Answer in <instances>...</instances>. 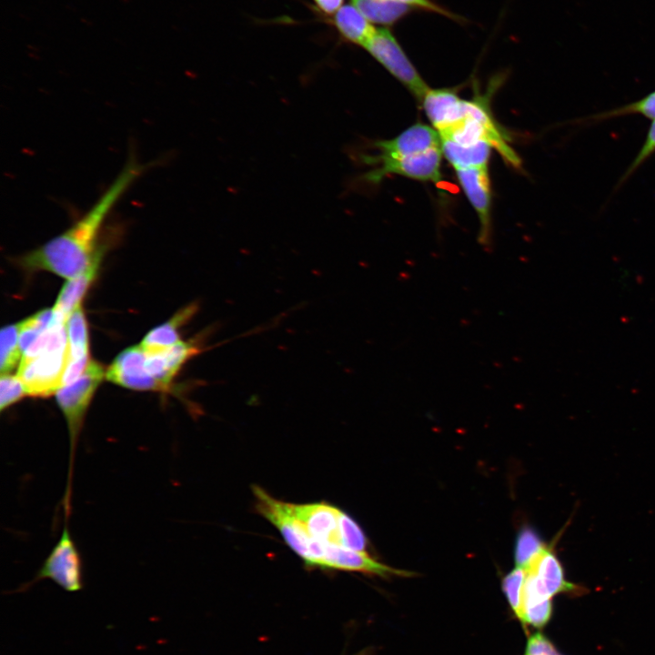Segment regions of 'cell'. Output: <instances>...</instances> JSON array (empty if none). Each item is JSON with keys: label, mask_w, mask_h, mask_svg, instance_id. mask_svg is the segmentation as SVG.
<instances>
[{"label": "cell", "mask_w": 655, "mask_h": 655, "mask_svg": "<svg viewBox=\"0 0 655 655\" xmlns=\"http://www.w3.org/2000/svg\"><path fill=\"white\" fill-rule=\"evenodd\" d=\"M152 165L131 157L95 204L70 227L21 259L29 269L47 270L67 279L101 261L102 227L110 211L131 185Z\"/></svg>", "instance_id": "cell-1"}, {"label": "cell", "mask_w": 655, "mask_h": 655, "mask_svg": "<svg viewBox=\"0 0 655 655\" xmlns=\"http://www.w3.org/2000/svg\"><path fill=\"white\" fill-rule=\"evenodd\" d=\"M257 512L272 524L286 544L308 568L362 572L387 578L409 576L372 559L367 552L357 551L315 539L295 515L290 502L274 498L263 488L252 487Z\"/></svg>", "instance_id": "cell-2"}, {"label": "cell", "mask_w": 655, "mask_h": 655, "mask_svg": "<svg viewBox=\"0 0 655 655\" xmlns=\"http://www.w3.org/2000/svg\"><path fill=\"white\" fill-rule=\"evenodd\" d=\"M68 356L66 322L54 315L47 328L22 354L17 376L26 394L44 398L56 393Z\"/></svg>", "instance_id": "cell-3"}, {"label": "cell", "mask_w": 655, "mask_h": 655, "mask_svg": "<svg viewBox=\"0 0 655 655\" xmlns=\"http://www.w3.org/2000/svg\"><path fill=\"white\" fill-rule=\"evenodd\" d=\"M307 532L322 543L366 552L368 539L358 523L341 509L326 501L291 503Z\"/></svg>", "instance_id": "cell-4"}, {"label": "cell", "mask_w": 655, "mask_h": 655, "mask_svg": "<svg viewBox=\"0 0 655 655\" xmlns=\"http://www.w3.org/2000/svg\"><path fill=\"white\" fill-rule=\"evenodd\" d=\"M104 369L96 361H89L82 375L69 385L60 388L56 393V402L66 418L69 435L70 463L69 475L76 447L89 404L96 389L102 381Z\"/></svg>", "instance_id": "cell-5"}, {"label": "cell", "mask_w": 655, "mask_h": 655, "mask_svg": "<svg viewBox=\"0 0 655 655\" xmlns=\"http://www.w3.org/2000/svg\"><path fill=\"white\" fill-rule=\"evenodd\" d=\"M438 134L440 139L462 145L488 142L505 161L513 166H520V158L509 146L488 107L480 100L470 101L467 117Z\"/></svg>", "instance_id": "cell-6"}, {"label": "cell", "mask_w": 655, "mask_h": 655, "mask_svg": "<svg viewBox=\"0 0 655 655\" xmlns=\"http://www.w3.org/2000/svg\"><path fill=\"white\" fill-rule=\"evenodd\" d=\"M363 47L419 101L422 100L428 86L388 29H376Z\"/></svg>", "instance_id": "cell-7"}, {"label": "cell", "mask_w": 655, "mask_h": 655, "mask_svg": "<svg viewBox=\"0 0 655 655\" xmlns=\"http://www.w3.org/2000/svg\"><path fill=\"white\" fill-rule=\"evenodd\" d=\"M51 579L64 590L76 592L83 587V571L80 553L65 525L62 534L45 559L31 582L19 589L27 590L32 584L41 579Z\"/></svg>", "instance_id": "cell-8"}, {"label": "cell", "mask_w": 655, "mask_h": 655, "mask_svg": "<svg viewBox=\"0 0 655 655\" xmlns=\"http://www.w3.org/2000/svg\"><path fill=\"white\" fill-rule=\"evenodd\" d=\"M441 147L426 152L377 163L378 166L366 175L371 183H378L385 176L393 174L420 181L438 182L440 179Z\"/></svg>", "instance_id": "cell-9"}, {"label": "cell", "mask_w": 655, "mask_h": 655, "mask_svg": "<svg viewBox=\"0 0 655 655\" xmlns=\"http://www.w3.org/2000/svg\"><path fill=\"white\" fill-rule=\"evenodd\" d=\"M374 146L379 154L365 160L369 164L398 159L441 147V140L438 132L434 127L416 124L393 139L378 141Z\"/></svg>", "instance_id": "cell-10"}, {"label": "cell", "mask_w": 655, "mask_h": 655, "mask_svg": "<svg viewBox=\"0 0 655 655\" xmlns=\"http://www.w3.org/2000/svg\"><path fill=\"white\" fill-rule=\"evenodd\" d=\"M205 334L190 341L176 344L158 350H146L145 368L157 381L164 391L168 390L171 382L182 366L192 357L202 351Z\"/></svg>", "instance_id": "cell-11"}, {"label": "cell", "mask_w": 655, "mask_h": 655, "mask_svg": "<svg viewBox=\"0 0 655 655\" xmlns=\"http://www.w3.org/2000/svg\"><path fill=\"white\" fill-rule=\"evenodd\" d=\"M146 352L141 345L122 351L108 368L106 378L119 386L135 390L164 391L145 368Z\"/></svg>", "instance_id": "cell-12"}, {"label": "cell", "mask_w": 655, "mask_h": 655, "mask_svg": "<svg viewBox=\"0 0 655 655\" xmlns=\"http://www.w3.org/2000/svg\"><path fill=\"white\" fill-rule=\"evenodd\" d=\"M458 183L480 222L479 240L489 246L490 235L491 196L488 166L456 169Z\"/></svg>", "instance_id": "cell-13"}, {"label": "cell", "mask_w": 655, "mask_h": 655, "mask_svg": "<svg viewBox=\"0 0 655 655\" xmlns=\"http://www.w3.org/2000/svg\"><path fill=\"white\" fill-rule=\"evenodd\" d=\"M421 102L429 122L438 133L466 118L470 104L452 90L444 88H428Z\"/></svg>", "instance_id": "cell-14"}, {"label": "cell", "mask_w": 655, "mask_h": 655, "mask_svg": "<svg viewBox=\"0 0 655 655\" xmlns=\"http://www.w3.org/2000/svg\"><path fill=\"white\" fill-rule=\"evenodd\" d=\"M527 576L537 591L546 598L574 590L575 586L565 580L562 567L557 557L544 549L527 569Z\"/></svg>", "instance_id": "cell-15"}, {"label": "cell", "mask_w": 655, "mask_h": 655, "mask_svg": "<svg viewBox=\"0 0 655 655\" xmlns=\"http://www.w3.org/2000/svg\"><path fill=\"white\" fill-rule=\"evenodd\" d=\"M99 264L100 261L95 263L81 275L67 280L52 308L54 315L65 322L67 321L72 313L81 306V300L95 279Z\"/></svg>", "instance_id": "cell-16"}, {"label": "cell", "mask_w": 655, "mask_h": 655, "mask_svg": "<svg viewBox=\"0 0 655 655\" xmlns=\"http://www.w3.org/2000/svg\"><path fill=\"white\" fill-rule=\"evenodd\" d=\"M197 307L196 303H192L181 308L167 322L152 329L142 340L141 347L146 350H158L179 342V328L193 317Z\"/></svg>", "instance_id": "cell-17"}, {"label": "cell", "mask_w": 655, "mask_h": 655, "mask_svg": "<svg viewBox=\"0 0 655 655\" xmlns=\"http://www.w3.org/2000/svg\"><path fill=\"white\" fill-rule=\"evenodd\" d=\"M441 150L455 169L488 166L491 146L488 142L462 145L440 139Z\"/></svg>", "instance_id": "cell-18"}, {"label": "cell", "mask_w": 655, "mask_h": 655, "mask_svg": "<svg viewBox=\"0 0 655 655\" xmlns=\"http://www.w3.org/2000/svg\"><path fill=\"white\" fill-rule=\"evenodd\" d=\"M334 23L340 35L348 41L364 45L376 28L354 6L342 5L335 15Z\"/></svg>", "instance_id": "cell-19"}, {"label": "cell", "mask_w": 655, "mask_h": 655, "mask_svg": "<svg viewBox=\"0 0 655 655\" xmlns=\"http://www.w3.org/2000/svg\"><path fill=\"white\" fill-rule=\"evenodd\" d=\"M552 602L550 598L540 595L527 577L523 588L522 602L518 619L525 625L536 628L544 626L550 619Z\"/></svg>", "instance_id": "cell-20"}, {"label": "cell", "mask_w": 655, "mask_h": 655, "mask_svg": "<svg viewBox=\"0 0 655 655\" xmlns=\"http://www.w3.org/2000/svg\"><path fill=\"white\" fill-rule=\"evenodd\" d=\"M353 5L369 21L392 25L410 11V6L396 0H351Z\"/></svg>", "instance_id": "cell-21"}, {"label": "cell", "mask_w": 655, "mask_h": 655, "mask_svg": "<svg viewBox=\"0 0 655 655\" xmlns=\"http://www.w3.org/2000/svg\"><path fill=\"white\" fill-rule=\"evenodd\" d=\"M68 363L88 361V336L84 311L79 306L66 321Z\"/></svg>", "instance_id": "cell-22"}, {"label": "cell", "mask_w": 655, "mask_h": 655, "mask_svg": "<svg viewBox=\"0 0 655 655\" xmlns=\"http://www.w3.org/2000/svg\"><path fill=\"white\" fill-rule=\"evenodd\" d=\"M20 323L2 328L0 333V370L1 375L10 374L22 358L19 345Z\"/></svg>", "instance_id": "cell-23"}, {"label": "cell", "mask_w": 655, "mask_h": 655, "mask_svg": "<svg viewBox=\"0 0 655 655\" xmlns=\"http://www.w3.org/2000/svg\"><path fill=\"white\" fill-rule=\"evenodd\" d=\"M545 548L539 535L533 529H523L519 533L516 542V566L527 570Z\"/></svg>", "instance_id": "cell-24"}, {"label": "cell", "mask_w": 655, "mask_h": 655, "mask_svg": "<svg viewBox=\"0 0 655 655\" xmlns=\"http://www.w3.org/2000/svg\"><path fill=\"white\" fill-rule=\"evenodd\" d=\"M527 578V570L517 567L502 580V589L512 610L518 617L521 608L523 588Z\"/></svg>", "instance_id": "cell-25"}, {"label": "cell", "mask_w": 655, "mask_h": 655, "mask_svg": "<svg viewBox=\"0 0 655 655\" xmlns=\"http://www.w3.org/2000/svg\"><path fill=\"white\" fill-rule=\"evenodd\" d=\"M630 114H639L649 119H655V91L647 95L640 100L628 104L621 107L607 111L592 116V119H607L616 116H621Z\"/></svg>", "instance_id": "cell-26"}, {"label": "cell", "mask_w": 655, "mask_h": 655, "mask_svg": "<svg viewBox=\"0 0 655 655\" xmlns=\"http://www.w3.org/2000/svg\"><path fill=\"white\" fill-rule=\"evenodd\" d=\"M26 394L24 384L18 376L1 375L0 378V409L4 411L17 402Z\"/></svg>", "instance_id": "cell-27"}, {"label": "cell", "mask_w": 655, "mask_h": 655, "mask_svg": "<svg viewBox=\"0 0 655 655\" xmlns=\"http://www.w3.org/2000/svg\"><path fill=\"white\" fill-rule=\"evenodd\" d=\"M653 153H655V119L652 120V124L649 128L642 147L633 160L630 166L629 167L628 171L626 172L624 179L627 178L633 171H635L639 167V166H640Z\"/></svg>", "instance_id": "cell-28"}, {"label": "cell", "mask_w": 655, "mask_h": 655, "mask_svg": "<svg viewBox=\"0 0 655 655\" xmlns=\"http://www.w3.org/2000/svg\"><path fill=\"white\" fill-rule=\"evenodd\" d=\"M525 655H561L549 640L540 633L531 635L529 639Z\"/></svg>", "instance_id": "cell-29"}, {"label": "cell", "mask_w": 655, "mask_h": 655, "mask_svg": "<svg viewBox=\"0 0 655 655\" xmlns=\"http://www.w3.org/2000/svg\"><path fill=\"white\" fill-rule=\"evenodd\" d=\"M396 1L406 4V5H409L410 7H418V8L425 9L428 11L436 12V13H438L447 17L455 19L457 21L458 20L459 21V18H460L459 16L453 15L450 12H448V10L438 5L431 0H396Z\"/></svg>", "instance_id": "cell-30"}, {"label": "cell", "mask_w": 655, "mask_h": 655, "mask_svg": "<svg viewBox=\"0 0 655 655\" xmlns=\"http://www.w3.org/2000/svg\"><path fill=\"white\" fill-rule=\"evenodd\" d=\"M317 5L326 14L337 13L343 0H314Z\"/></svg>", "instance_id": "cell-31"}, {"label": "cell", "mask_w": 655, "mask_h": 655, "mask_svg": "<svg viewBox=\"0 0 655 655\" xmlns=\"http://www.w3.org/2000/svg\"><path fill=\"white\" fill-rule=\"evenodd\" d=\"M355 655H369V654H368L366 650H363V651H361V652H359V653H358V654H355Z\"/></svg>", "instance_id": "cell-32"}]
</instances>
